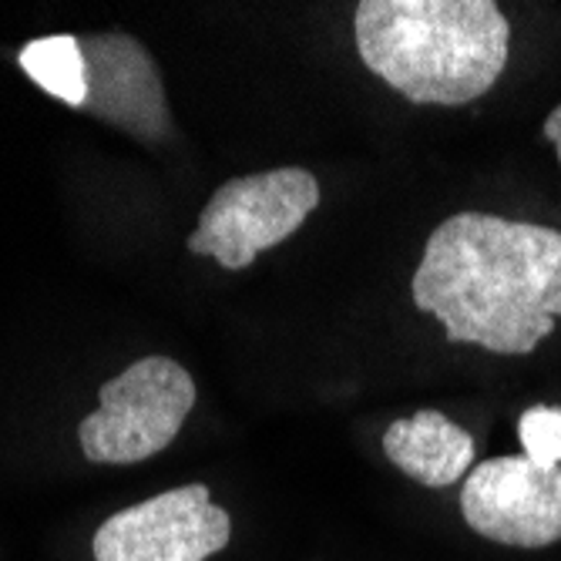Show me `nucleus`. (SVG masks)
Returning <instances> with one entry per match:
<instances>
[{"mask_svg":"<svg viewBox=\"0 0 561 561\" xmlns=\"http://www.w3.org/2000/svg\"><path fill=\"white\" fill-rule=\"evenodd\" d=\"M414 306L450 343L535 353L561 317V232L488 213L444 219L411 283Z\"/></svg>","mask_w":561,"mask_h":561,"instance_id":"nucleus-1","label":"nucleus"},{"mask_svg":"<svg viewBox=\"0 0 561 561\" xmlns=\"http://www.w3.org/2000/svg\"><path fill=\"white\" fill-rule=\"evenodd\" d=\"M353 34L377 78L414 105L444 108L491 91L512 50L494 0H360Z\"/></svg>","mask_w":561,"mask_h":561,"instance_id":"nucleus-2","label":"nucleus"},{"mask_svg":"<svg viewBox=\"0 0 561 561\" xmlns=\"http://www.w3.org/2000/svg\"><path fill=\"white\" fill-rule=\"evenodd\" d=\"M101 407L78 427L91 465H138L165 450L195 407L192 374L169 356H141L98 390Z\"/></svg>","mask_w":561,"mask_h":561,"instance_id":"nucleus-3","label":"nucleus"},{"mask_svg":"<svg viewBox=\"0 0 561 561\" xmlns=\"http://www.w3.org/2000/svg\"><path fill=\"white\" fill-rule=\"evenodd\" d=\"M320 206V182L306 169H270L222 182L188 236V252L222 270H249L260 252L286 242Z\"/></svg>","mask_w":561,"mask_h":561,"instance_id":"nucleus-4","label":"nucleus"},{"mask_svg":"<svg viewBox=\"0 0 561 561\" xmlns=\"http://www.w3.org/2000/svg\"><path fill=\"white\" fill-rule=\"evenodd\" d=\"M232 538V518L206 484H185L138 501L101 522L94 561H209Z\"/></svg>","mask_w":561,"mask_h":561,"instance_id":"nucleus-5","label":"nucleus"},{"mask_svg":"<svg viewBox=\"0 0 561 561\" xmlns=\"http://www.w3.org/2000/svg\"><path fill=\"white\" fill-rule=\"evenodd\" d=\"M461 515L488 541L548 548L561 541V468H538L525 454L481 461L461 488Z\"/></svg>","mask_w":561,"mask_h":561,"instance_id":"nucleus-6","label":"nucleus"},{"mask_svg":"<svg viewBox=\"0 0 561 561\" xmlns=\"http://www.w3.org/2000/svg\"><path fill=\"white\" fill-rule=\"evenodd\" d=\"M88 98L81 112L138 141L172 138V112L156 58L128 34H81Z\"/></svg>","mask_w":561,"mask_h":561,"instance_id":"nucleus-7","label":"nucleus"},{"mask_svg":"<svg viewBox=\"0 0 561 561\" xmlns=\"http://www.w3.org/2000/svg\"><path fill=\"white\" fill-rule=\"evenodd\" d=\"M383 454L400 474L417 484L450 488L474 468V437L440 411H417L387 427Z\"/></svg>","mask_w":561,"mask_h":561,"instance_id":"nucleus-8","label":"nucleus"},{"mask_svg":"<svg viewBox=\"0 0 561 561\" xmlns=\"http://www.w3.org/2000/svg\"><path fill=\"white\" fill-rule=\"evenodd\" d=\"M18 65L44 94L81 112L88 98V71L78 34H47L27 41L18 55Z\"/></svg>","mask_w":561,"mask_h":561,"instance_id":"nucleus-9","label":"nucleus"},{"mask_svg":"<svg viewBox=\"0 0 561 561\" xmlns=\"http://www.w3.org/2000/svg\"><path fill=\"white\" fill-rule=\"evenodd\" d=\"M525 457L538 468H561V407L535 403L518 417Z\"/></svg>","mask_w":561,"mask_h":561,"instance_id":"nucleus-10","label":"nucleus"},{"mask_svg":"<svg viewBox=\"0 0 561 561\" xmlns=\"http://www.w3.org/2000/svg\"><path fill=\"white\" fill-rule=\"evenodd\" d=\"M541 135L554 145V151H558V162H561V105L545 118V128H541Z\"/></svg>","mask_w":561,"mask_h":561,"instance_id":"nucleus-11","label":"nucleus"}]
</instances>
